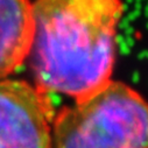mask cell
<instances>
[{
	"mask_svg": "<svg viewBox=\"0 0 148 148\" xmlns=\"http://www.w3.org/2000/svg\"><path fill=\"white\" fill-rule=\"evenodd\" d=\"M124 0H35L28 55L35 85L84 97L111 81Z\"/></svg>",
	"mask_w": 148,
	"mask_h": 148,
	"instance_id": "obj_1",
	"label": "cell"
},
{
	"mask_svg": "<svg viewBox=\"0 0 148 148\" xmlns=\"http://www.w3.org/2000/svg\"><path fill=\"white\" fill-rule=\"evenodd\" d=\"M73 100L54 116L53 148H147V104L132 86L111 79Z\"/></svg>",
	"mask_w": 148,
	"mask_h": 148,
	"instance_id": "obj_2",
	"label": "cell"
},
{
	"mask_svg": "<svg viewBox=\"0 0 148 148\" xmlns=\"http://www.w3.org/2000/svg\"><path fill=\"white\" fill-rule=\"evenodd\" d=\"M49 93L25 81L0 79V148H53Z\"/></svg>",
	"mask_w": 148,
	"mask_h": 148,
	"instance_id": "obj_3",
	"label": "cell"
},
{
	"mask_svg": "<svg viewBox=\"0 0 148 148\" xmlns=\"http://www.w3.org/2000/svg\"><path fill=\"white\" fill-rule=\"evenodd\" d=\"M33 1L0 0V79L28 58L33 41Z\"/></svg>",
	"mask_w": 148,
	"mask_h": 148,
	"instance_id": "obj_4",
	"label": "cell"
}]
</instances>
